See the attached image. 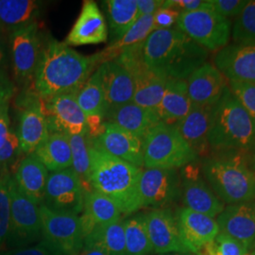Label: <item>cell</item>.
<instances>
[{
    "label": "cell",
    "mask_w": 255,
    "mask_h": 255,
    "mask_svg": "<svg viewBox=\"0 0 255 255\" xmlns=\"http://www.w3.org/2000/svg\"><path fill=\"white\" fill-rule=\"evenodd\" d=\"M99 64L96 54L84 56L55 39L42 47L34 74V90L41 100L77 93Z\"/></svg>",
    "instance_id": "1"
},
{
    "label": "cell",
    "mask_w": 255,
    "mask_h": 255,
    "mask_svg": "<svg viewBox=\"0 0 255 255\" xmlns=\"http://www.w3.org/2000/svg\"><path fill=\"white\" fill-rule=\"evenodd\" d=\"M142 53L146 68L167 80H186L208 58V50L178 28L154 29Z\"/></svg>",
    "instance_id": "2"
},
{
    "label": "cell",
    "mask_w": 255,
    "mask_h": 255,
    "mask_svg": "<svg viewBox=\"0 0 255 255\" xmlns=\"http://www.w3.org/2000/svg\"><path fill=\"white\" fill-rule=\"evenodd\" d=\"M92 189L108 197L120 212L129 216L141 208L139 182L142 169L112 156L101 148L90 147Z\"/></svg>",
    "instance_id": "3"
},
{
    "label": "cell",
    "mask_w": 255,
    "mask_h": 255,
    "mask_svg": "<svg viewBox=\"0 0 255 255\" xmlns=\"http://www.w3.org/2000/svg\"><path fill=\"white\" fill-rule=\"evenodd\" d=\"M208 144L216 151H248L255 146V119L226 88L214 106Z\"/></svg>",
    "instance_id": "4"
},
{
    "label": "cell",
    "mask_w": 255,
    "mask_h": 255,
    "mask_svg": "<svg viewBox=\"0 0 255 255\" xmlns=\"http://www.w3.org/2000/svg\"><path fill=\"white\" fill-rule=\"evenodd\" d=\"M202 172L220 201L230 204L255 199V173L240 154L222 155L208 159Z\"/></svg>",
    "instance_id": "5"
},
{
    "label": "cell",
    "mask_w": 255,
    "mask_h": 255,
    "mask_svg": "<svg viewBox=\"0 0 255 255\" xmlns=\"http://www.w3.org/2000/svg\"><path fill=\"white\" fill-rule=\"evenodd\" d=\"M143 153L144 166L157 169L176 170L191 164L198 157L177 128L163 122L144 137Z\"/></svg>",
    "instance_id": "6"
},
{
    "label": "cell",
    "mask_w": 255,
    "mask_h": 255,
    "mask_svg": "<svg viewBox=\"0 0 255 255\" xmlns=\"http://www.w3.org/2000/svg\"><path fill=\"white\" fill-rule=\"evenodd\" d=\"M177 28L206 50L219 51L228 46L232 35V22L209 8L182 12Z\"/></svg>",
    "instance_id": "7"
},
{
    "label": "cell",
    "mask_w": 255,
    "mask_h": 255,
    "mask_svg": "<svg viewBox=\"0 0 255 255\" xmlns=\"http://www.w3.org/2000/svg\"><path fill=\"white\" fill-rule=\"evenodd\" d=\"M43 237L40 206L19 190L13 180L10 186V224L7 244L9 248L28 247Z\"/></svg>",
    "instance_id": "8"
},
{
    "label": "cell",
    "mask_w": 255,
    "mask_h": 255,
    "mask_svg": "<svg viewBox=\"0 0 255 255\" xmlns=\"http://www.w3.org/2000/svg\"><path fill=\"white\" fill-rule=\"evenodd\" d=\"M44 240L62 255H79L83 249L81 218L76 215L58 213L40 205Z\"/></svg>",
    "instance_id": "9"
},
{
    "label": "cell",
    "mask_w": 255,
    "mask_h": 255,
    "mask_svg": "<svg viewBox=\"0 0 255 255\" xmlns=\"http://www.w3.org/2000/svg\"><path fill=\"white\" fill-rule=\"evenodd\" d=\"M40 101L49 133L66 136L89 133L87 119L77 102L76 93L63 94Z\"/></svg>",
    "instance_id": "10"
},
{
    "label": "cell",
    "mask_w": 255,
    "mask_h": 255,
    "mask_svg": "<svg viewBox=\"0 0 255 255\" xmlns=\"http://www.w3.org/2000/svg\"><path fill=\"white\" fill-rule=\"evenodd\" d=\"M11 61L15 79L20 83H28L34 79L42 50L39 26L36 21L15 27L10 37Z\"/></svg>",
    "instance_id": "11"
},
{
    "label": "cell",
    "mask_w": 255,
    "mask_h": 255,
    "mask_svg": "<svg viewBox=\"0 0 255 255\" xmlns=\"http://www.w3.org/2000/svg\"><path fill=\"white\" fill-rule=\"evenodd\" d=\"M83 202L82 183L72 168L48 175L43 203L48 209L78 216L83 210Z\"/></svg>",
    "instance_id": "12"
},
{
    "label": "cell",
    "mask_w": 255,
    "mask_h": 255,
    "mask_svg": "<svg viewBox=\"0 0 255 255\" xmlns=\"http://www.w3.org/2000/svg\"><path fill=\"white\" fill-rule=\"evenodd\" d=\"M182 201L185 208L215 219L224 210V202L202 178L200 166L187 164L182 172Z\"/></svg>",
    "instance_id": "13"
},
{
    "label": "cell",
    "mask_w": 255,
    "mask_h": 255,
    "mask_svg": "<svg viewBox=\"0 0 255 255\" xmlns=\"http://www.w3.org/2000/svg\"><path fill=\"white\" fill-rule=\"evenodd\" d=\"M180 193V179L173 169L146 168L139 182L141 208L162 209L173 202Z\"/></svg>",
    "instance_id": "14"
},
{
    "label": "cell",
    "mask_w": 255,
    "mask_h": 255,
    "mask_svg": "<svg viewBox=\"0 0 255 255\" xmlns=\"http://www.w3.org/2000/svg\"><path fill=\"white\" fill-rule=\"evenodd\" d=\"M93 145L112 156L137 167L144 165L143 140L116 123L104 121L100 134L92 138Z\"/></svg>",
    "instance_id": "15"
},
{
    "label": "cell",
    "mask_w": 255,
    "mask_h": 255,
    "mask_svg": "<svg viewBox=\"0 0 255 255\" xmlns=\"http://www.w3.org/2000/svg\"><path fill=\"white\" fill-rule=\"evenodd\" d=\"M146 229L152 246L157 255L189 254L182 242L178 219L171 211L155 209L145 215Z\"/></svg>",
    "instance_id": "16"
},
{
    "label": "cell",
    "mask_w": 255,
    "mask_h": 255,
    "mask_svg": "<svg viewBox=\"0 0 255 255\" xmlns=\"http://www.w3.org/2000/svg\"><path fill=\"white\" fill-rule=\"evenodd\" d=\"M214 62L230 82L255 83V43L225 46L218 51Z\"/></svg>",
    "instance_id": "17"
},
{
    "label": "cell",
    "mask_w": 255,
    "mask_h": 255,
    "mask_svg": "<svg viewBox=\"0 0 255 255\" xmlns=\"http://www.w3.org/2000/svg\"><path fill=\"white\" fill-rule=\"evenodd\" d=\"M108 39V28L104 16L95 1L83 2L81 13L64 40L68 46L99 45Z\"/></svg>",
    "instance_id": "18"
},
{
    "label": "cell",
    "mask_w": 255,
    "mask_h": 255,
    "mask_svg": "<svg viewBox=\"0 0 255 255\" xmlns=\"http://www.w3.org/2000/svg\"><path fill=\"white\" fill-rule=\"evenodd\" d=\"M185 82L192 103L198 106H215L227 88L225 76L210 63L202 64Z\"/></svg>",
    "instance_id": "19"
},
{
    "label": "cell",
    "mask_w": 255,
    "mask_h": 255,
    "mask_svg": "<svg viewBox=\"0 0 255 255\" xmlns=\"http://www.w3.org/2000/svg\"><path fill=\"white\" fill-rule=\"evenodd\" d=\"M219 233L233 237L249 249L255 247V201L230 204L220 213Z\"/></svg>",
    "instance_id": "20"
},
{
    "label": "cell",
    "mask_w": 255,
    "mask_h": 255,
    "mask_svg": "<svg viewBox=\"0 0 255 255\" xmlns=\"http://www.w3.org/2000/svg\"><path fill=\"white\" fill-rule=\"evenodd\" d=\"M100 68L107 112L132 102L135 90L132 75L118 60L101 64Z\"/></svg>",
    "instance_id": "21"
},
{
    "label": "cell",
    "mask_w": 255,
    "mask_h": 255,
    "mask_svg": "<svg viewBox=\"0 0 255 255\" xmlns=\"http://www.w3.org/2000/svg\"><path fill=\"white\" fill-rule=\"evenodd\" d=\"M177 219L182 242L189 254L196 255L201 247L214 240L219 234L216 219L185 207L179 211Z\"/></svg>",
    "instance_id": "22"
},
{
    "label": "cell",
    "mask_w": 255,
    "mask_h": 255,
    "mask_svg": "<svg viewBox=\"0 0 255 255\" xmlns=\"http://www.w3.org/2000/svg\"><path fill=\"white\" fill-rule=\"evenodd\" d=\"M76 100L86 116L89 134L97 136L101 131L103 119H105L107 113L100 66L76 93Z\"/></svg>",
    "instance_id": "23"
},
{
    "label": "cell",
    "mask_w": 255,
    "mask_h": 255,
    "mask_svg": "<svg viewBox=\"0 0 255 255\" xmlns=\"http://www.w3.org/2000/svg\"><path fill=\"white\" fill-rule=\"evenodd\" d=\"M121 215L119 206L105 195L95 190L84 193L81 217L83 237L90 235L96 229L118 222Z\"/></svg>",
    "instance_id": "24"
},
{
    "label": "cell",
    "mask_w": 255,
    "mask_h": 255,
    "mask_svg": "<svg viewBox=\"0 0 255 255\" xmlns=\"http://www.w3.org/2000/svg\"><path fill=\"white\" fill-rule=\"evenodd\" d=\"M47 179L48 170L34 153L20 162L13 176L19 190L39 206L45 201Z\"/></svg>",
    "instance_id": "25"
},
{
    "label": "cell",
    "mask_w": 255,
    "mask_h": 255,
    "mask_svg": "<svg viewBox=\"0 0 255 255\" xmlns=\"http://www.w3.org/2000/svg\"><path fill=\"white\" fill-rule=\"evenodd\" d=\"M105 119L142 140L152 128L162 123L156 111L141 107L133 102L110 110Z\"/></svg>",
    "instance_id": "26"
},
{
    "label": "cell",
    "mask_w": 255,
    "mask_h": 255,
    "mask_svg": "<svg viewBox=\"0 0 255 255\" xmlns=\"http://www.w3.org/2000/svg\"><path fill=\"white\" fill-rule=\"evenodd\" d=\"M213 109L214 106L194 105L189 114L174 125L197 155L209 150L208 133Z\"/></svg>",
    "instance_id": "27"
},
{
    "label": "cell",
    "mask_w": 255,
    "mask_h": 255,
    "mask_svg": "<svg viewBox=\"0 0 255 255\" xmlns=\"http://www.w3.org/2000/svg\"><path fill=\"white\" fill-rule=\"evenodd\" d=\"M17 135L21 152L27 155L34 153L46 142L49 130L41 101L31 103L24 110L20 118Z\"/></svg>",
    "instance_id": "28"
},
{
    "label": "cell",
    "mask_w": 255,
    "mask_h": 255,
    "mask_svg": "<svg viewBox=\"0 0 255 255\" xmlns=\"http://www.w3.org/2000/svg\"><path fill=\"white\" fill-rule=\"evenodd\" d=\"M193 106L185 80H168L156 113L164 124L175 125L189 114Z\"/></svg>",
    "instance_id": "29"
},
{
    "label": "cell",
    "mask_w": 255,
    "mask_h": 255,
    "mask_svg": "<svg viewBox=\"0 0 255 255\" xmlns=\"http://www.w3.org/2000/svg\"><path fill=\"white\" fill-rule=\"evenodd\" d=\"M154 30L153 14L143 15L137 19L134 25L130 27L127 33L114 42L103 51L96 54L100 65L106 62L116 60L123 51L135 46L144 45L149 34Z\"/></svg>",
    "instance_id": "30"
},
{
    "label": "cell",
    "mask_w": 255,
    "mask_h": 255,
    "mask_svg": "<svg viewBox=\"0 0 255 255\" xmlns=\"http://www.w3.org/2000/svg\"><path fill=\"white\" fill-rule=\"evenodd\" d=\"M34 154L51 172L70 168L72 153L69 137L61 133H49L46 142L39 146Z\"/></svg>",
    "instance_id": "31"
},
{
    "label": "cell",
    "mask_w": 255,
    "mask_h": 255,
    "mask_svg": "<svg viewBox=\"0 0 255 255\" xmlns=\"http://www.w3.org/2000/svg\"><path fill=\"white\" fill-rule=\"evenodd\" d=\"M83 246H95L101 249L107 255H126V241L124 221L96 229L84 237Z\"/></svg>",
    "instance_id": "32"
},
{
    "label": "cell",
    "mask_w": 255,
    "mask_h": 255,
    "mask_svg": "<svg viewBox=\"0 0 255 255\" xmlns=\"http://www.w3.org/2000/svg\"><path fill=\"white\" fill-rule=\"evenodd\" d=\"M109 17L112 38L119 41L139 18L136 0H108L104 2Z\"/></svg>",
    "instance_id": "33"
},
{
    "label": "cell",
    "mask_w": 255,
    "mask_h": 255,
    "mask_svg": "<svg viewBox=\"0 0 255 255\" xmlns=\"http://www.w3.org/2000/svg\"><path fill=\"white\" fill-rule=\"evenodd\" d=\"M39 4L33 0H0V23L18 27L34 22Z\"/></svg>",
    "instance_id": "34"
},
{
    "label": "cell",
    "mask_w": 255,
    "mask_h": 255,
    "mask_svg": "<svg viewBox=\"0 0 255 255\" xmlns=\"http://www.w3.org/2000/svg\"><path fill=\"white\" fill-rule=\"evenodd\" d=\"M68 137L72 153V170L82 183L84 193L93 191L90 184V147L92 139L89 137V133L85 135Z\"/></svg>",
    "instance_id": "35"
},
{
    "label": "cell",
    "mask_w": 255,
    "mask_h": 255,
    "mask_svg": "<svg viewBox=\"0 0 255 255\" xmlns=\"http://www.w3.org/2000/svg\"><path fill=\"white\" fill-rule=\"evenodd\" d=\"M124 231L126 255H147L152 252L145 215H137L124 220Z\"/></svg>",
    "instance_id": "36"
},
{
    "label": "cell",
    "mask_w": 255,
    "mask_h": 255,
    "mask_svg": "<svg viewBox=\"0 0 255 255\" xmlns=\"http://www.w3.org/2000/svg\"><path fill=\"white\" fill-rule=\"evenodd\" d=\"M11 182L12 177L5 165L0 175V251H4L9 237Z\"/></svg>",
    "instance_id": "37"
},
{
    "label": "cell",
    "mask_w": 255,
    "mask_h": 255,
    "mask_svg": "<svg viewBox=\"0 0 255 255\" xmlns=\"http://www.w3.org/2000/svg\"><path fill=\"white\" fill-rule=\"evenodd\" d=\"M232 38L235 44L255 43V1H249L246 7L237 16L232 27Z\"/></svg>",
    "instance_id": "38"
},
{
    "label": "cell",
    "mask_w": 255,
    "mask_h": 255,
    "mask_svg": "<svg viewBox=\"0 0 255 255\" xmlns=\"http://www.w3.org/2000/svg\"><path fill=\"white\" fill-rule=\"evenodd\" d=\"M249 251L240 241L219 233L214 240L201 247L196 255H246Z\"/></svg>",
    "instance_id": "39"
},
{
    "label": "cell",
    "mask_w": 255,
    "mask_h": 255,
    "mask_svg": "<svg viewBox=\"0 0 255 255\" xmlns=\"http://www.w3.org/2000/svg\"><path fill=\"white\" fill-rule=\"evenodd\" d=\"M229 89L255 119V83L230 82Z\"/></svg>",
    "instance_id": "40"
},
{
    "label": "cell",
    "mask_w": 255,
    "mask_h": 255,
    "mask_svg": "<svg viewBox=\"0 0 255 255\" xmlns=\"http://www.w3.org/2000/svg\"><path fill=\"white\" fill-rule=\"evenodd\" d=\"M210 3L219 14L229 19L238 16L246 7L249 0H210Z\"/></svg>",
    "instance_id": "41"
},
{
    "label": "cell",
    "mask_w": 255,
    "mask_h": 255,
    "mask_svg": "<svg viewBox=\"0 0 255 255\" xmlns=\"http://www.w3.org/2000/svg\"><path fill=\"white\" fill-rule=\"evenodd\" d=\"M209 7H211L210 0H167L164 1L163 6V8L173 9L180 13L190 12Z\"/></svg>",
    "instance_id": "42"
},
{
    "label": "cell",
    "mask_w": 255,
    "mask_h": 255,
    "mask_svg": "<svg viewBox=\"0 0 255 255\" xmlns=\"http://www.w3.org/2000/svg\"><path fill=\"white\" fill-rule=\"evenodd\" d=\"M21 152L18 135L10 129L4 146L0 148V164L7 165Z\"/></svg>",
    "instance_id": "43"
},
{
    "label": "cell",
    "mask_w": 255,
    "mask_h": 255,
    "mask_svg": "<svg viewBox=\"0 0 255 255\" xmlns=\"http://www.w3.org/2000/svg\"><path fill=\"white\" fill-rule=\"evenodd\" d=\"M4 255H62L58 253L53 247L46 240L39 242L34 246L25 247L11 250L9 252H6Z\"/></svg>",
    "instance_id": "44"
},
{
    "label": "cell",
    "mask_w": 255,
    "mask_h": 255,
    "mask_svg": "<svg viewBox=\"0 0 255 255\" xmlns=\"http://www.w3.org/2000/svg\"><path fill=\"white\" fill-rule=\"evenodd\" d=\"M180 16V12L173 9L161 8L153 14L154 29H167L172 28L174 24L177 23Z\"/></svg>",
    "instance_id": "45"
},
{
    "label": "cell",
    "mask_w": 255,
    "mask_h": 255,
    "mask_svg": "<svg viewBox=\"0 0 255 255\" xmlns=\"http://www.w3.org/2000/svg\"><path fill=\"white\" fill-rule=\"evenodd\" d=\"M15 93V86L13 82L9 80L8 75L2 68H0V107L9 105Z\"/></svg>",
    "instance_id": "46"
},
{
    "label": "cell",
    "mask_w": 255,
    "mask_h": 255,
    "mask_svg": "<svg viewBox=\"0 0 255 255\" xmlns=\"http://www.w3.org/2000/svg\"><path fill=\"white\" fill-rule=\"evenodd\" d=\"M139 17L154 14L158 9L163 8L164 0H136Z\"/></svg>",
    "instance_id": "47"
},
{
    "label": "cell",
    "mask_w": 255,
    "mask_h": 255,
    "mask_svg": "<svg viewBox=\"0 0 255 255\" xmlns=\"http://www.w3.org/2000/svg\"><path fill=\"white\" fill-rule=\"evenodd\" d=\"M9 105H6L0 112V148L4 146L7 141L10 128H9V114H8Z\"/></svg>",
    "instance_id": "48"
},
{
    "label": "cell",
    "mask_w": 255,
    "mask_h": 255,
    "mask_svg": "<svg viewBox=\"0 0 255 255\" xmlns=\"http://www.w3.org/2000/svg\"><path fill=\"white\" fill-rule=\"evenodd\" d=\"M79 255H107L101 249L95 246H83L81 254Z\"/></svg>",
    "instance_id": "49"
},
{
    "label": "cell",
    "mask_w": 255,
    "mask_h": 255,
    "mask_svg": "<svg viewBox=\"0 0 255 255\" xmlns=\"http://www.w3.org/2000/svg\"><path fill=\"white\" fill-rule=\"evenodd\" d=\"M5 47H4V44H3V41H2V38H1V34H0V68H1V65L3 64L4 60H5Z\"/></svg>",
    "instance_id": "50"
},
{
    "label": "cell",
    "mask_w": 255,
    "mask_h": 255,
    "mask_svg": "<svg viewBox=\"0 0 255 255\" xmlns=\"http://www.w3.org/2000/svg\"><path fill=\"white\" fill-rule=\"evenodd\" d=\"M189 255L188 254H165V255Z\"/></svg>",
    "instance_id": "51"
},
{
    "label": "cell",
    "mask_w": 255,
    "mask_h": 255,
    "mask_svg": "<svg viewBox=\"0 0 255 255\" xmlns=\"http://www.w3.org/2000/svg\"><path fill=\"white\" fill-rule=\"evenodd\" d=\"M246 255H255V249L254 251H252V252H249Z\"/></svg>",
    "instance_id": "52"
},
{
    "label": "cell",
    "mask_w": 255,
    "mask_h": 255,
    "mask_svg": "<svg viewBox=\"0 0 255 255\" xmlns=\"http://www.w3.org/2000/svg\"><path fill=\"white\" fill-rule=\"evenodd\" d=\"M4 166H5V165H1V164H0V175H1V173H2V170H3Z\"/></svg>",
    "instance_id": "53"
},
{
    "label": "cell",
    "mask_w": 255,
    "mask_h": 255,
    "mask_svg": "<svg viewBox=\"0 0 255 255\" xmlns=\"http://www.w3.org/2000/svg\"><path fill=\"white\" fill-rule=\"evenodd\" d=\"M6 252H4V251H0V255H4Z\"/></svg>",
    "instance_id": "54"
},
{
    "label": "cell",
    "mask_w": 255,
    "mask_h": 255,
    "mask_svg": "<svg viewBox=\"0 0 255 255\" xmlns=\"http://www.w3.org/2000/svg\"><path fill=\"white\" fill-rule=\"evenodd\" d=\"M254 164H255V155H254Z\"/></svg>",
    "instance_id": "55"
},
{
    "label": "cell",
    "mask_w": 255,
    "mask_h": 255,
    "mask_svg": "<svg viewBox=\"0 0 255 255\" xmlns=\"http://www.w3.org/2000/svg\"><path fill=\"white\" fill-rule=\"evenodd\" d=\"M5 106H6V105H5ZM5 106H3V107H0V112H1V111H2V109H3V108H4V107H5Z\"/></svg>",
    "instance_id": "56"
}]
</instances>
